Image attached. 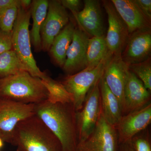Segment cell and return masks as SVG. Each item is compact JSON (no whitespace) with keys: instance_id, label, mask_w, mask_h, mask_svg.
<instances>
[{"instance_id":"25","label":"cell","mask_w":151,"mask_h":151,"mask_svg":"<svg viewBox=\"0 0 151 151\" xmlns=\"http://www.w3.org/2000/svg\"><path fill=\"white\" fill-rule=\"evenodd\" d=\"M19 7L14 6L0 12V29L12 32L18 13Z\"/></svg>"},{"instance_id":"10","label":"cell","mask_w":151,"mask_h":151,"mask_svg":"<svg viewBox=\"0 0 151 151\" xmlns=\"http://www.w3.org/2000/svg\"><path fill=\"white\" fill-rule=\"evenodd\" d=\"M66 9L60 1H49L48 10L40 30L42 50H49L55 38L70 21Z\"/></svg>"},{"instance_id":"7","label":"cell","mask_w":151,"mask_h":151,"mask_svg":"<svg viewBox=\"0 0 151 151\" xmlns=\"http://www.w3.org/2000/svg\"><path fill=\"white\" fill-rule=\"evenodd\" d=\"M99 81L86 95L82 108L76 112L78 143L89 137L96 126L101 113Z\"/></svg>"},{"instance_id":"9","label":"cell","mask_w":151,"mask_h":151,"mask_svg":"<svg viewBox=\"0 0 151 151\" xmlns=\"http://www.w3.org/2000/svg\"><path fill=\"white\" fill-rule=\"evenodd\" d=\"M102 3L108 16L105 40L108 50L113 55H121L129 37V29L111 1L103 0Z\"/></svg>"},{"instance_id":"3","label":"cell","mask_w":151,"mask_h":151,"mask_svg":"<svg viewBox=\"0 0 151 151\" xmlns=\"http://www.w3.org/2000/svg\"><path fill=\"white\" fill-rule=\"evenodd\" d=\"M48 92L41 79L24 71L0 78V98L24 104L47 100Z\"/></svg>"},{"instance_id":"20","label":"cell","mask_w":151,"mask_h":151,"mask_svg":"<svg viewBox=\"0 0 151 151\" xmlns=\"http://www.w3.org/2000/svg\"><path fill=\"white\" fill-rule=\"evenodd\" d=\"M49 1L34 0L30 7L31 17L32 19V28L30 32L31 42L35 52L42 50L40 30L48 10Z\"/></svg>"},{"instance_id":"15","label":"cell","mask_w":151,"mask_h":151,"mask_svg":"<svg viewBox=\"0 0 151 151\" xmlns=\"http://www.w3.org/2000/svg\"><path fill=\"white\" fill-rule=\"evenodd\" d=\"M129 71V66L122 60L121 55H113L102 76L108 88L119 99L122 108L124 88Z\"/></svg>"},{"instance_id":"14","label":"cell","mask_w":151,"mask_h":151,"mask_svg":"<svg viewBox=\"0 0 151 151\" xmlns=\"http://www.w3.org/2000/svg\"><path fill=\"white\" fill-rule=\"evenodd\" d=\"M151 30L139 31L129 35L122 52V60L128 66L151 58Z\"/></svg>"},{"instance_id":"32","label":"cell","mask_w":151,"mask_h":151,"mask_svg":"<svg viewBox=\"0 0 151 151\" xmlns=\"http://www.w3.org/2000/svg\"><path fill=\"white\" fill-rule=\"evenodd\" d=\"M32 1L31 0H20L19 7L24 9H29L31 6Z\"/></svg>"},{"instance_id":"30","label":"cell","mask_w":151,"mask_h":151,"mask_svg":"<svg viewBox=\"0 0 151 151\" xmlns=\"http://www.w3.org/2000/svg\"><path fill=\"white\" fill-rule=\"evenodd\" d=\"M20 2V0H0V12L12 7H19Z\"/></svg>"},{"instance_id":"2","label":"cell","mask_w":151,"mask_h":151,"mask_svg":"<svg viewBox=\"0 0 151 151\" xmlns=\"http://www.w3.org/2000/svg\"><path fill=\"white\" fill-rule=\"evenodd\" d=\"M11 144L17 151H63L59 139L36 115L17 125Z\"/></svg>"},{"instance_id":"8","label":"cell","mask_w":151,"mask_h":151,"mask_svg":"<svg viewBox=\"0 0 151 151\" xmlns=\"http://www.w3.org/2000/svg\"><path fill=\"white\" fill-rule=\"evenodd\" d=\"M119 145L116 128L106 122L101 111L93 131L78 143L76 151H118Z\"/></svg>"},{"instance_id":"27","label":"cell","mask_w":151,"mask_h":151,"mask_svg":"<svg viewBox=\"0 0 151 151\" xmlns=\"http://www.w3.org/2000/svg\"><path fill=\"white\" fill-rule=\"evenodd\" d=\"M12 49V32H6L0 29V54Z\"/></svg>"},{"instance_id":"4","label":"cell","mask_w":151,"mask_h":151,"mask_svg":"<svg viewBox=\"0 0 151 151\" xmlns=\"http://www.w3.org/2000/svg\"><path fill=\"white\" fill-rule=\"evenodd\" d=\"M30 8L19 7L17 17L12 31V50L26 68L27 72L42 79L47 74L38 67L32 52L29 26Z\"/></svg>"},{"instance_id":"24","label":"cell","mask_w":151,"mask_h":151,"mask_svg":"<svg viewBox=\"0 0 151 151\" xmlns=\"http://www.w3.org/2000/svg\"><path fill=\"white\" fill-rule=\"evenodd\" d=\"M129 67L130 71L142 82L146 89L151 92V58L143 62L129 65Z\"/></svg>"},{"instance_id":"16","label":"cell","mask_w":151,"mask_h":151,"mask_svg":"<svg viewBox=\"0 0 151 151\" xmlns=\"http://www.w3.org/2000/svg\"><path fill=\"white\" fill-rule=\"evenodd\" d=\"M150 100L151 92L130 70L124 88L123 116L142 108L150 103Z\"/></svg>"},{"instance_id":"21","label":"cell","mask_w":151,"mask_h":151,"mask_svg":"<svg viewBox=\"0 0 151 151\" xmlns=\"http://www.w3.org/2000/svg\"><path fill=\"white\" fill-rule=\"evenodd\" d=\"M109 52L105 35L89 38L86 53V68L97 66Z\"/></svg>"},{"instance_id":"28","label":"cell","mask_w":151,"mask_h":151,"mask_svg":"<svg viewBox=\"0 0 151 151\" xmlns=\"http://www.w3.org/2000/svg\"><path fill=\"white\" fill-rule=\"evenodd\" d=\"M60 3L65 9H68L75 17L81 9L82 1L80 0H61Z\"/></svg>"},{"instance_id":"13","label":"cell","mask_w":151,"mask_h":151,"mask_svg":"<svg viewBox=\"0 0 151 151\" xmlns=\"http://www.w3.org/2000/svg\"><path fill=\"white\" fill-rule=\"evenodd\" d=\"M84 7L75 17L78 27L89 37L105 35V29L100 1L84 0Z\"/></svg>"},{"instance_id":"1","label":"cell","mask_w":151,"mask_h":151,"mask_svg":"<svg viewBox=\"0 0 151 151\" xmlns=\"http://www.w3.org/2000/svg\"><path fill=\"white\" fill-rule=\"evenodd\" d=\"M76 110L73 103L35 104V115L59 139L63 151H76L78 141Z\"/></svg>"},{"instance_id":"29","label":"cell","mask_w":151,"mask_h":151,"mask_svg":"<svg viewBox=\"0 0 151 151\" xmlns=\"http://www.w3.org/2000/svg\"><path fill=\"white\" fill-rule=\"evenodd\" d=\"M135 1L146 16L151 20V0H135Z\"/></svg>"},{"instance_id":"26","label":"cell","mask_w":151,"mask_h":151,"mask_svg":"<svg viewBox=\"0 0 151 151\" xmlns=\"http://www.w3.org/2000/svg\"><path fill=\"white\" fill-rule=\"evenodd\" d=\"M131 143L135 151H151L150 136L148 128L132 138Z\"/></svg>"},{"instance_id":"17","label":"cell","mask_w":151,"mask_h":151,"mask_svg":"<svg viewBox=\"0 0 151 151\" xmlns=\"http://www.w3.org/2000/svg\"><path fill=\"white\" fill-rule=\"evenodd\" d=\"M127 24L130 35L139 31L151 30V20L141 10L135 0H111Z\"/></svg>"},{"instance_id":"11","label":"cell","mask_w":151,"mask_h":151,"mask_svg":"<svg viewBox=\"0 0 151 151\" xmlns=\"http://www.w3.org/2000/svg\"><path fill=\"white\" fill-rule=\"evenodd\" d=\"M151 122V103L122 116L115 126L119 144L130 142L136 135L148 128Z\"/></svg>"},{"instance_id":"6","label":"cell","mask_w":151,"mask_h":151,"mask_svg":"<svg viewBox=\"0 0 151 151\" xmlns=\"http://www.w3.org/2000/svg\"><path fill=\"white\" fill-rule=\"evenodd\" d=\"M35 115V104L0 98V137L3 141L11 143L17 125Z\"/></svg>"},{"instance_id":"5","label":"cell","mask_w":151,"mask_h":151,"mask_svg":"<svg viewBox=\"0 0 151 151\" xmlns=\"http://www.w3.org/2000/svg\"><path fill=\"white\" fill-rule=\"evenodd\" d=\"M113 54L109 52L100 64L92 68H86L78 73L66 75L60 81L66 90L73 95V104L76 111L82 108L90 89L100 80Z\"/></svg>"},{"instance_id":"18","label":"cell","mask_w":151,"mask_h":151,"mask_svg":"<svg viewBox=\"0 0 151 151\" xmlns=\"http://www.w3.org/2000/svg\"><path fill=\"white\" fill-rule=\"evenodd\" d=\"M99 88L102 115L106 122L115 127L123 116L121 103L102 76L99 81Z\"/></svg>"},{"instance_id":"12","label":"cell","mask_w":151,"mask_h":151,"mask_svg":"<svg viewBox=\"0 0 151 151\" xmlns=\"http://www.w3.org/2000/svg\"><path fill=\"white\" fill-rule=\"evenodd\" d=\"M89 38L86 33L76 26L62 68L66 75L75 74L86 68V53Z\"/></svg>"},{"instance_id":"31","label":"cell","mask_w":151,"mask_h":151,"mask_svg":"<svg viewBox=\"0 0 151 151\" xmlns=\"http://www.w3.org/2000/svg\"><path fill=\"white\" fill-rule=\"evenodd\" d=\"M118 151H135L131 142L119 144Z\"/></svg>"},{"instance_id":"19","label":"cell","mask_w":151,"mask_h":151,"mask_svg":"<svg viewBox=\"0 0 151 151\" xmlns=\"http://www.w3.org/2000/svg\"><path fill=\"white\" fill-rule=\"evenodd\" d=\"M76 27L74 21L70 19L55 38L48 51L55 63L62 68L66 60L68 49L73 39Z\"/></svg>"},{"instance_id":"22","label":"cell","mask_w":151,"mask_h":151,"mask_svg":"<svg viewBox=\"0 0 151 151\" xmlns=\"http://www.w3.org/2000/svg\"><path fill=\"white\" fill-rule=\"evenodd\" d=\"M41 79L48 92L47 100L50 103H73V95L66 90L60 81H56L47 75Z\"/></svg>"},{"instance_id":"23","label":"cell","mask_w":151,"mask_h":151,"mask_svg":"<svg viewBox=\"0 0 151 151\" xmlns=\"http://www.w3.org/2000/svg\"><path fill=\"white\" fill-rule=\"evenodd\" d=\"M24 71L27 72L13 50L0 54V78Z\"/></svg>"}]
</instances>
